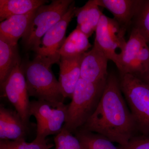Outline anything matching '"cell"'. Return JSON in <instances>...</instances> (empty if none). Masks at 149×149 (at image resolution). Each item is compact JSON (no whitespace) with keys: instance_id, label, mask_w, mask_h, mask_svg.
Segmentation results:
<instances>
[{"instance_id":"13","label":"cell","mask_w":149,"mask_h":149,"mask_svg":"<svg viewBox=\"0 0 149 149\" xmlns=\"http://www.w3.org/2000/svg\"><path fill=\"white\" fill-rule=\"evenodd\" d=\"M83 54L61 56L59 82L65 98H72L80 77V66Z\"/></svg>"},{"instance_id":"2","label":"cell","mask_w":149,"mask_h":149,"mask_svg":"<svg viewBox=\"0 0 149 149\" xmlns=\"http://www.w3.org/2000/svg\"><path fill=\"white\" fill-rule=\"evenodd\" d=\"M49 60L36 55L32 61L21 63L29 97L54 104L64 103L65 97L60 84L51 68Z\"/></svg>"},{"instance_id":"17","label":"cell","mask_w":149,"mask_h":149,"mask_svg":"<svg viewBox=\"0 0 149 149\" xmlns=\"http://www.w3.org/2000/svg\"><path fill=\"white\" fill-rule=\"evenodd\" d=\"M47 2L45 0H0V21L29 13Z\"/></svg>"},{"instance_id":"3","label":"cell","mask_w":149,"mask_h":149,"mask_svg":"<svg viewBox=\"0 0 149 149\" xmlns=\"http://www.w3.org/2000/svg\"><path fill=\"white\" fill-rule=\"evenodd\" d=\"M106 83H91L80 78L68 104L63 128L74 134L86 123L97 107Z\"/></svg>"},{"instance_id":"25","label":"cell","mask_w":149,"mask_h":149,"mask_svg":"<svg viewBox=\"0 0 149 149\" xmlns=\"http://www.w3.org/2000/svg\"><path fill=\"white\" fill-rule=\"evenodd\" d=\"M139 78L149 86V65L146 71L141 77Z\"/></svg>"},{"instance_id":"12","label":"cell","mask_w":149,"mask_h":149,"mask_svg":"<svg viewBox=\"0 0 149 149\" xmlns=\"http://www.w3.org/2000/svg\"><path fill=\"white\" fill-rule=\"evenodd\" d=\"M29 129L16 111L1 106V140L26 141Z\"/></svg>"},{"instance_id":"16","label":"cell","mask_w":149,"mask_h":149,"mask_svg":"<svg viewBox=\"0 0 149 149\" xmlns=\"http://www.w3.org/2000/svg\"><path fill=\"white\" fill-rule=\"evenodd\" d=\"M97 0H90L82 7L76 8L75 16L77 17L78 28L89 38L95 32L102 15Z\"/></svg>"},{"instance_id":"7","label":"cell","mask_w":149,"mask_h":149,"mask_svg":"<svg viewBox=\"0 0 149 149\" xmlns=\"http://www.w3.org/2000/svg\"><path fill=\"white\" fill-rule=\"evenodd\" d=\"M68 104H54L45 101H30V115L37 121L35 139L45 140L50 135L58 134L62 130L66 120Z\"/></svg>"},{"instance_id":"9","label":"cell","mask_w":149,"mask_h":149,"mask_svg":"<svg viewBox=\"0 0 149 149\" xmlns=\"http://www.w3.org/2000/svg\"><path fill=\"white\" fill-rule=\"evenodd\" d=\"M21 64L17 65L12 71L1 85V89L3 96L14 107L23 122L29 128L30 101Z\"/></svg>"},{"instance_id":"15","label":"cell","mask_w":149,"mask_h":149,"mask_svg":"<svg viewBox=\"0 0 149 149\" xmlns=\"http://www.w3.org/2000/svg\"><path fill=\"white\" fill-rule=\"evenodd\" d=\"M99 6L109 11L114 19L127 29L132 24L140 1L136 0H97Z\"/></svg>"},{"instance_id":"11","label":"cell","mask_w":149,"mask_h":149,"mask_svg":"<svg viewBox=\"0 0 149 149\" xmlns=\"http://www.w3.org/2000/svg\"><path fill=\"white\" fill-rule=\"evenodd\" d=\"M109 59L98 47L94 45L92 49L83 54L80 66V77L93 83H104L108 77Z\"/></svg>"},{"instance_id":"21","label":"cell","mask_w":149,"mask_h":149,"mask_svg":"<svg viewBox=\"0 0 149 149\" xmlns=\"http://www.w3.org/2000/svg\"><path fill=\"white\" fill-rule=\"evenodd\" d=\"M132 23L149 45V0L140 1Z\"/></svg>"},{"instance_id":"23","label":"cell","mask_w":149,"mask_h":149,"mask_svg":"<svg viewBox=\"0 0 149 149\" xmlns=\"http://www.w3.org/2000/svg\"><path fill=\"white\" fill-rule=\"evenodd\" d=\"M55 149H84L73 133L63 128L54 138Z\"/></svg>"},{"instance_id":"4","label":"cell","mask_w":149,"mask_h":149,"mask_svg":"<svg viewBox=\"0 0 149 149\" xmlns=\"http://www.w3.org/2000/svg\"><path fill=\"white\" fill-rule=\"evenodd\" d=\"M73 1L53 0L49 4L43 5L36 9L27 32L22 38L25 50L36 52L46 32L61 19Z\"/></svg>"},{"instance_id":"8","label":"cell","mask_w":149,"mask_h":149,"mask_svg":"<svg viewBox=\"0 0 149 149\" xmlns=\"http://www.w3.org/2000/svg\"><path fill=\"white\" fill-rule=\"evenodd\" d=\"M149 65V47L137 29L133 28L123 55L120 75L129 74L141 77Z\"/></svg>"},{"instance_id":"10","label":"cell","mask_w":149,"mask_h":149,"mask_svg":"<svg viewBox=\"0 0 149 149\" xmlns=\"http://www.w3.org/2000/svg\"><path fill=\"white\" fill-rule=\"evenodd\" d=\"M76 7L73 1L63 17L46 32L42 39L36 55L49 60L52 64L59 63L61 56L59 51L65 40L67 28L75 16Z\"/></svg>"},{"instance_id":"19","label":"cell","mask_w":149,"mask_h":149,"mask_svg":"<svg viewBox=\"0 0 149 149\" xmlns=\"http://www.w3.org/2000/svg\"><path fill=\"white\" fill-rule=\"evenodd\" d=\"M88 37L76 28L65 39L59 51L61 56H72L83 54L92 47Z\"/></svg>"},{"instance_id":"14","label":"cell","mask_w":149,"mask_h":149,"mask_svg":"<svg viewBox=\"0 0 149 149\" xmlns=\"http://www.w3.org/2000/svg\"><path fill=\"white\" fill-rule=\"evenodd\" d=\"M35 10L21 15H14L1 22L0 38L11 45H17V42L27 32Z\"/></svg>"},{"instance_id":"20","label":"cell","mask_w":149,"mask_h":149,"mask_svg":"<svg viewBox=\"0 0 149 149\" xmlns=\"http://www.w3.org/2000/svg\"><path fill=\"white\" fill-rule=\"evenodd\" d=\"M74 134L84 149H119L111 141L97 133L79 129Z\"/></svg>"},{"instance_id":"18","label":"cell","mask_w":149,"mask_h":149,"mask_svg":"<svg viewBox=\"0 0 149 149\" xmlns=\"http://www.w3.org/2000/svg\"><path fill=\"white\" fill-rule=\"evenodd\" d=\"M21 63L17 45H11L0 38V85Z\"/></svg>"},{"instance_id":"6","label":"cell","mask_w":149,"mask_h":149,"mask_svg":"<svg viewBox=\"0 0 149 149\" xmlns=\"http://www.w3.org/2000/svg\"><path fill=\"white\" fill-rule=\"evenodd\" d=\"M126 29L114 18L104 14L96 29L94 45L114 63L118 70L127 42L125 38Z\"/></svg>"},{"instance_id":"22","label":"cell","mask_w":149,"mask_h":149,"mask_svg":"<svg viewBox=\"0 0 149 149\" xmlns=\"http://www.w3.org/2000/svg\"><path fill=\"white\" fill-rule=\"evenodd\" d=\"M54 146V145L49 143L47 139H35L31 143H27L26 141H0V149H50Z\"/></svg>"},{"instance_id":"5","label":"cell","mask_w":149,"mask_h":149,"mask_svg":"<svg viewBox=\"0 0 149 149\" xmlns=\"http://www.w3.org/2000/svg\"><path fill=\"white\" fill-rule=\"evenodd\" d=\"M120 89L127 102L137 130L149 134V86L141 79L129 74L120 75Z\"/></svg>"},{"instance_id":"24","label":"cell","mask_w":149,"mask_h":149,"mask_svg":"<svg viewBox=\"0 0 149 149\" xmlns=\"http://www.w3.org/2000/svg\"><path fill=\"white\" fill-rule=\"evenodd\" d=\"M119 149H149V136H134L124 146H120Z\"/></svg>"},{"instance_id":"1","label":"cell","mask_w":149,"mask_h":149,"mask_svg":"<svg viewBox=\"0 0 149 149\" xmlns=\"http://www.w3.org/2000/svg\"><path fill=\"white\" fill-rule=\"evenodd\" d=\"M123 95L119 79L109 74L97 108L79 129L100 134L120 146L127 144L137 129Z\"/></svg>"}]
</instances>
